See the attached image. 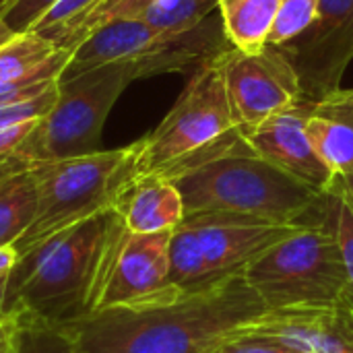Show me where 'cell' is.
Instances as JSON below:
<instances>
[{"instance_id":"1","label":"cell","mask_w":353,"mask_h":353,"mask_svg":"<svg viewBox=\"0 0 353 353\" xmlns=\"http://www.w3.org/2000/svg\"><path fill=\"white\" fill-rule=\"evenodd\" d=\"M267 312L238 273L161 304L101 310L64 329L79 353H213Z\"/></svg>"},{"instance_id":"2","label":"cell","mask_w":353,"mask_h":353,"mask_svg":"<svg viewBox=\"0 0 353 353\" xmlns=\"http://www.w3.org/2000/svg\"><path fill=\"white\" fill-rule=\"evenodd\" d=\"M126 232L108 209L19 256L6 279L4 314L52 327L95 314Z\"/></svg>"},{"instance_id":"3","label":"cell","mask_w":353,"mask_h":353,"mask_svg":"<svg viewBox=\"0 0 353 353\" xmlns=\"http://www.w3.org/2000/svg\"><path fill=\"white\" fill-rule=\"evenodd\" d=\"M159 174L180 190L184 219L223 215L277 225H316L310 215L325 207L323 192L252 153L240 128L221 145Z\"/></svg>"},{"instance_id":"4","label":"cell","mask_w":353,"mask_h":353,"mask_svg":"<svg viewBox=\"0 0 353 353\" xmlns=\"http://www.w3.org/2000/svg\"><path fill=\"white\" fill-rule=\"evenodd\" d=\"M137 143L83 157L33 161L37 207L31 225L12 246L23 256L68 228L114 207L120 188L134 176Z\"/></svg>"},{"instance_id":"5","label":"cell","mask_w":353,"mask_h":353,"mask_svg":"<svg viewBox=\"0 0 353 353\" xmlns=\"http://www.w3.org/2000/svg\"><path fill=\"white\" fill-rule=\"evenodd\" d=\"M151 77L145 60H120L58 79V99L17 151V159L56 161L101 151L105 118L122 91Z\"/></svg>"},{"instance_id":"6","label":"cell","mask_w":353,"mask_h":353,"mask_svg":"<svg viewBox=\"0 0 353 353\" xmlns=\"http://www.w3.org/2000/svg\"><path fill=\"white\" fill-rule=\"evenodd\" d=\"M244 277L267 310L331 306L350 294L341 246L327 213L325 221L300 228L261 254Z\"/></svg>"},{"instance_id":"7","label":"cell","mask_w":353,"mask_h":353,"mask_svg":"<svg viewBox=\"0 0 353 353\" xmlns=\"http://www.w3.org/2000/svg\"><path fill=\"white\" fill-rule=\"evenodd\" d=\"M236 130L221 54H217L190 74V81L159 126L137 141L134 174L165 172L221 145Z\"/></svg>"},{"instance_id":"8","label":"cell","mask_w":353,"mask_h":353,"mask_svg":"<svg viewBox=\"0 0 353 353\" xmlns=\"http://www.w3.org/2000/svg\"><path fill=\"white\" fill-rule=\"evenodd\" d=\"M306 225H277L240 217H188L172 230L170 277L192 292L244 273L261 254Z\"/></svg>"},{"instance_id":"9","label":"cell","mask_w":353,"mask_h":353,"mask_svg":"<svg viewBox=\"0 0 353 353\" xmlns=\"http://www.w3.org/2000/svg\"><path fill=\"white\" fill-rule=\"evenodd\" d=\"M225 33L221 19H207L192 31H157L139 21H110L89 33L70 54L62 77L120 60H147L153 74L194 72L201 64L221 54Z\"/></svg>"},{"instance_id":"10","label":"cell","mask_w":353,"mask_h":353,"mask_svg":"<svg viewBox=\"0 0 353 353\" xmlns=\"http://www.w3.org/2000/svg\"><path fill=\"white\" fill-rule=\"evenodd\" d=\"M225 91L240 130L254 128L275 114L304 101L300 79L279 48L259 52L228 48L221 52Z\"/></svg>"},{"instance_id":"11","label":"cell","mask_w":353,"mask_h":353,"mask_svg":"<svg viewBox=\"0 0 353 353\" xmlns=\"http://www.w3.org/2000/svg\"><path fill=\"white\" fill-rule=\"evenodd\" d=\"M279 50L292 62L306 101L339 91L353 60V0H319L310 29Z\"/></svg>"},{"instance_id":"12","label":"cell","mask_w":353,"mask_h":353,"mask_svg":"<svg viewBox=\"0 0 353 353\" xmlns=\"http://www.w3.org/2000/svg\"><path fill=\"white\" fill-rule=\"evenodd\" d=\"M172 230L155 234L126 232L103 288L99 308H143L174 300L182 292L170 277Z\"/></svg>"},{"instance_id":"13","label":"cell","mask_w":353,"mask_h":353,"mask_svg":"<svg viewBox=\"0 0 353 353\" xmlns=\"http://www.w3.org/2000/svg\"><path fill=\"white\" fill-rule=\"evenodd\" d=\"M240 337L273 341L296 353H353V302L269 310Z\"/></svg>"},{"instance_id":"14","label":"cell","mask_w":353,"mask_h":353,"mask_svg":"<svg viewBox=\"0 0 353 353\" xmlns=\"http://www.w3.org/2000/svg\"><path fill=\"white\" fill-rule=\"evenodd\" d=\"M308 112L310 101L304 99L298 105L271 116L254 128L240 130V134L252 153L325 194L335 182V174L327 168L312 141L308 139Z\"/></svg>"},{"instance_id":"15","label":"cell","mask_w":353,"mask_h":353,"mask_svg":"<svg viewBox=\"0 0 353 353\" xmlns=\"http://www.w3.org/2000/svg\"><path fill=\"white\" fill-rule=\"evenodd\" d=\"M130 234L174 230L184 219V203L176 184L161 174H134L112 207Z\"/></svg>"},{"instance_id":"16","label":"cell","mask_w":353,"mask_h":353,"mask_svg":"<svg viewBox=\"0 0 353 353\" xmlns=\"http://www.w3.org/2000/svg\"><path fill=\"white\" fill-rule=\"evenodd\" d=\"M306 132L335 178H353V89L310 101Z\"/></svg>"},{"instance_id":"17","label":"cell","mask_w":353,"mask_h":353,"mask_svg":"<svg viewBox=\"0 0 353 353\" xmlns=\"http://www.w3.org/2000/svg\"><path fill=\"white\" fill-rule=\"evenodd\" d=\"M217 8V0H110L85 25L79 43L110 21H139L157 31L186 33L203 25Z\"/></svg>"},{"instance_id":"18","label":"cell","mask_w":353,"mask_h":353,"mask_svg":"<svg viewBox=\"0 0 353 353\" xmlns=\"http://www.w3.org/2000/svg\"><path fill=\"white\" fill-rule=\"evenodd\" d=\"M35 180L27 161L12 157L0 165V248L14 246L33 221Z\"/></svg>"},{"instance_id":"19","label":"cell","mask_w":353,"mask_h":353,"mask_svg":"<svg viewBox=\"0 0 353 353\" xmlns=\"http://www.w3.org/2000/svg\"><path fill=\"white\" fill-rule=\"evenodd\" d=\"M225 39L242 52L267 48L273 31L279 0H217Z\"/></svg>"},{"instance_id":"20","label":"cell","mask_w":353,"mask_h":353,"mask_svg":"<svg viewBox=\"0 0 353 353\" xmlns=\"http://www.w3.org/2000/svg\"><path fill=\"white\" fill-rule=\"evenodd\" d=\"M70 52L58 50L37 33H23L0 48V85L17 83L37 74L62 77Z\"/></svg>"},{"instance_id":"21","label":"cell","mask_w":353,"mask_h":353,"mask_svg":"<svg viewBox=\"0 0 353 353\" xmlns=\"http://www.w3.org/2000/svg\"><path fill=\"white\" fill-rule=\"evenodd\" d=\"M108 2L110 0H60L31 27V33H37L58 50L72 54L87 21Z\"/></svg>"},{"instance_id":"22","label":"cell","mask_w":353,"mask_h":353,"mask_svg":"<svg viewBox=\"0 0 353 353\" xmlns=\"http://www.w3.org/2000/svg\"><path fill=\"white\" fill-rule=\"evenodd\" d=\"M325 213L341 246L350 283L347 298L353 302V188L345 180L335 178L331 188L325 192Z\"/></svg>"},{"instance_id":"23","label":"cell","mask_w":353,"mask_h":353,"mask_svg":"<svg viewBox=\"0 0 353 353\" xmlns=\"http://www.w3.org/2000/svg\"><path fill=\"white\" fill-rule=\"evenodd\" d=\"M14 321L19 329L12 353H79L72 337L64 327H52L19 319Z\"/></svg>"},{"instance_id":"24","label":"cell","mask_w":353,"mask_h":353,"mask_svg":"<svg viewBox=\"0 0 353 353\" xmlns=\"http://www.w3.org/2000/svg\"><path fill=\"white\" fill-rule=\"evenodd\" d=\"M316 8H319V0H279L277 19L267 46L281 48L294 41L296 37H300L314 23Z\"/></svg>"},{"instance_id":"25","label":"cell","mask_w":353,"mask_h":353,"mask_svg":"<svg viewBox=\"0 0 353 353\" xmlns=\"http://www.w3.org/2000/svg\"><path fill=\"white\" fill-rule=\"evenodd\" d=\"M58 99V85L48 89L46 93L27 99V101H19V103H8V105H0V128L12 126V124H21V122H31V120H41L50 114V110L54 108Z\"/></svg>"},{"instance_id":"26","label":"cell","mask_w":353,"mask_h":353,"mask_svg":"<svg viewBox=\"0 0 353 353\" xmlns=\"http://www.w3.org/2000/svg\"><path fill=\"white\" fill-rule=\"evenodd\" d=\"M60 0H14L0 17L19 35L29 33L31 27Z\"/></svg>"},{"instance_id":"27","label":"cell","mask_w":353,"mask_h":353,"mask_svg":"<svg viewBox=\"0 0 353 353\" xmlns=\"http://www.w3.org/2000/svg\"><path fill=\"white\" fill-rule=\"evenodd\" d=\"M58 79L60 77H56V74H37V77H29V79L17 81V83L0 85V105L33 99V97L46 93L48 89L56 87Z\"/></svg>"},{"instance_id":"28","label":"cell","mask_w":353,"mask_h":353,"mask_svg":"<svg viewBox=\"0 0 353 353\" xmlns=\"http://www.w3.org/2000/svg\"><path fill=\"white\" fill-rule=\"evenodd\" d=\"M37 122L39 120H31V122H21V124L0 128V165L10 161L17 155L19 147L25 143V139L31 134Z\"/></svg>"},{"instance_id":"29","label":"cell","mask_w":353,"mask_h":353,"mask_svg":"<svg viewBox=\"0 0 353 353\" xmlns=\"http://www.w3.org/2000/svg\"><path fill=\"white\" fill-rule=\"evenodd\" d=\"M213 353H296L279 343L273 341H261V339H244V337H236L228 343H223L219 350Z\"/></svg>"},{"instance_id":"30","label":"cell","mask_w":353,"mask_h":353,"mask_svg":"<svg viewBox=\"0 0 353 353\" xmlns=\"http://www.w3.org/2000/svg\"><path fill=\"white\" fill-rule=\"evenodd\" d=\"M17 321L12 316L0 319V353L14 352V339H17Z\"/></svg>"},{"instance_id":"31","label":"cell","mask_w":353,"mask_h":353,"mask_svg":"<svg viewBox=\"0 0 353 353\" xmlns=\"http://www.w3.org/2000/svg\"><path fill=\"white\" fill-rule=\"evenodd\" d=\"M17 259L19 256H17V250L12 246H2L0 248V277L10 273V269L14 267Z\"/></svg>"},{"instance_id":"32","label":"cell","mask_w":353,"mask_h":353,"mask_svg":"<svg viewBox=\"0 0 353 353\" xmlns=\"http://www.w3.org/2000/svg\"><path fill=\"white\" fill-rule=\"evenodd\" d=\"M19 37V33H14L6 23H4V19L0 17V48H4L6 43H10L12 39H17Z\"/></svg>"},{"instance_id":"33","label":"cell","mask_w":353,"mask_h":353,"mask_svg":"<svg viewBox=\"0 0 353 353\" xmlns=\"http://www.w3.org/2000/svg\"><path fill=\"white\" fill-rule=\"evenodd\" d=\"M6 279H8V275L0 277V319H4V316H6V314H4V296H6Z\"/></svg>"},{"instance_id":"34","label":"cell","mask_w":353,"mask_h":353,"mask_svg":"<svg viewBox=\"0 0 353 353\" xmlns=\"http://www.w3.org/2000/svg\"><path fill=\"white\" fill-rule=\"evenodd\" d=\"M12 2H14V0H0V14H2V12H4Z\"/></svg>"},{"instance_id":"35","label":"cell","mask_w":353,"mask_h":353,"mask_svg":"<svg viewBox=\"0 0 353 353\" xmlns=\"http://www.w3.org/2000/svg\"><path fill=\"white\" fill-rule=\"evenodd\" d=\"M341 180H345V182H347V184L353 188V178H341Z\"/></svg>"}]
</instances>
